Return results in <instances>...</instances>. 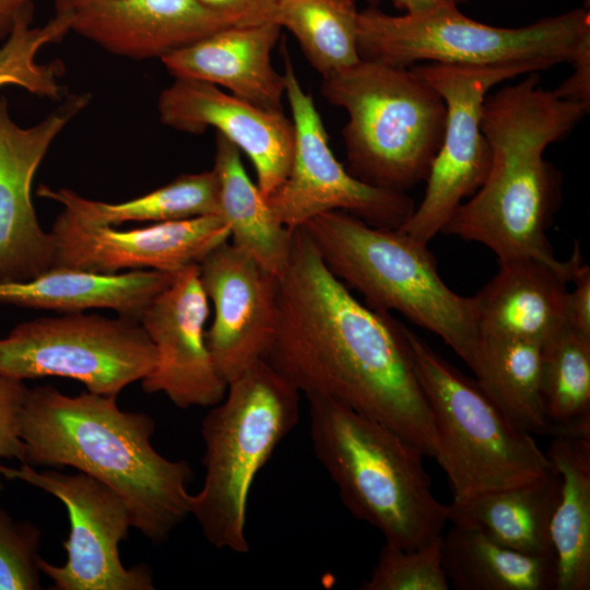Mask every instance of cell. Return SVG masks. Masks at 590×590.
<instances>
[{"instance_id":"cell-1","label":"cell","mask_w":590,"mask_h":590,"mask_svg":"<svg viewBox=\"0 0 590 590\" xmlns=\"http://www.w3.org/2000/svg\"><path fill=\"white\" fill-rule=\"evenodd\" d=\"M300 393L333 399L398 433L424 458L438 449L406 328L361 303L303 227L279 279V319L264 358Z\"/></svg>"},{"instance_id":"cell-2","label":"cell","mask_w":590,"mask_h":590,"mask_svg":"<svg viewBox=\"0 0 590 590\" xmlns=\"http://www.w3.org/2000/svg\"><path fill=\"white\" fill-rule=\"evenodd\" d=\"M588 110L543 88L538 72L488 93L481 117L491 149L488 173L442 233L486 246L498 262L534 258L560 266L546 232L560 204L562 178L544 152Z\"/></svg>"},{"instance_id":"cell-3","label":"cell","mask_w":590,"mask_h":590,"mask_svg":"<svg viewBox=\"0 0 590 590\" xmlns=\"http://www.w3.org/2000/svg\"><path fill=\"white\" fill-rule=\"evenodd\" d=\"M116 399L28 389L19 420L22 463L72 467L101 481L123 499L132 528L162 544L190 516L192 469L158 453L151 444L154 420L119 409Z\"/></svg>"},{"instance_id":"cell-4","label":"cell","mask_w":590,"mask_h":590,"mask_svg":"<svg viewBox=\"0 0 590 590\" xmlns=\"http://www.w3.org/2000/svg\"><path fill=\"white\" fill-rule=\"evenodd\" d=\"M306 398L315 456L352 516L404 550L441 535L448 506L433 493L424 457L382 423L327 397Z\"/></svg>"},{"instance_id":"cell-5","label":"cell","mask_w":590,"mask_h":590,"mask_svg":"<svg viewBox=\"0 0 590 590\" xmlns=\"http://www.w3.org/2000/svg\"><path fill=\"white\" fill-rule=\"evenodd\" d=\"M302 227L329 270L366 305L402 314L469 364L480 339L473 298L447 286L426 244L343 211L319 214Z\"/></svg>"},{"instance_id":"cell-6","label":"cell","mask_w":590,"mask_h":590,"mask_svg":"<svg viewBox=\"0 0 590 590\" xmlns=\"http://www.w3.org/2000/svg\"><path fill=\"white\" fill-rule=\"evenodd\" d=\"M300 392L266 359L227 384L202 421L204 479L189 507L206 541L249 552L247 503L253 481L299 417Z\"/></svg>"},{"instance_id":"cell-7","label":"cell","mask_w":590,"mask_h":590,"mask_svg":"<svg viewBox=\"0 0 590 590\" xmlns=\"http://www.w3.org/2000/svg\"><path fill=\"white\" fill-rule=\"evenodd\" d=\"M321 92L349 115L342 134L353 176L399 191L425 181L447 110L439 93L411 68L359 59L322 78Z\"/></svg>"},{"instance_id":"cell-8","label":"cell","mask_w":590,"mask_h":590,"mask_svg":"<svg viewBox=\"0 0 590 590\" xmlns=\"http://www.w3.org/2000/svg\"><path fill=\"white\" fill-rule=\"evenodd\" d=\"M590 48V13L575 9L521 27L492 26L441 0L420 13L358 12L357 50L363 60L411 68L420 63L523 64L533 71L573 62Z\"/></svg>"},{"instance_id":"cell-9","label":"cell","mask_w":590,"mask_h":590,"mask_svg":"<svg viewBox=\"0 0 590 590\" xmlns=\"http://www.w3.org/2000/svg\"><path fill=\"white\" fill-rule=\"evenodd\" d=\"M406 335L437 433L435 459L453 504L536 481L553 470L533 435L515 426L475 380L409 329Z\"/></svg>"},{"instance_id":"cell-10","label":"cell","mask_w":590,"mask_h":590,"mask_svg":"<svg viewBox=\"0 0 590 590\" xmlns=\"http://www.w3.org/2000/svg\"><path fill=\"white\" fill-rule=\"evenodd\" d=\"M155 363L141 323L122 316L66 312L21 322L0 339V377L71 378L107 397L142 380Z\"/></svg>"},{"instance_id":"cell-11","label":"cell","mask_w":590,"mask_h":590,"mask_svg":"<svg viewBox=\"0 0 590 590\" xmlns=\"http://www.w3.org/2000/svg\"><path fill=\"white\" fill-rule=\"evenodd\" d=\"M411 69L439 93L447 110L442 140L425 179L424 197L399 227L428 245L487 176L491 149L481 129L486 96L497 84L535 71L523 64L420 63Z\"/></svg>"},{"instance_id":"cell-12","label":"cell","mask_w":590,"mask_h":590,"mask_svg":"<svg viewBox=\"0 0 590 590\" xmlns=\"http://www.w3.org/2000/svg\"><path fill=\"white\" fill-rule=\"evenodd\" d=\"M284 83L295 131L291 170L266 198L274 217L290 229L331 211L350 213L385 228L401 227L416 206L405 191L369 185L346 170L329 146L328 134L310 94L283 49Z\"/></svg>"},{"instance_id":"cell-13","label":"cell","mask_w":590,"mask_h":590,"mask_svg":"<svg viewBox=\"0 0 590 590\" xmlns=\"http://www.w3.org/2000/svg\"><path fill=\"white\" fill-rule=\"evenodd\" d=\"M0 476L36 486L59 499L68 510L70 534L63 542L67 563L55 566L39 559L40 573L56 590H153V576L144 564L126 568L119 544L132 527L123 499L109 486L83 473L63 474L0 464Z\"/></svg>"},{"instance_id":"cell-14","label":"cell","mask_w":590,"mask_h":590,"mask_svg":"<svg viewBox=\"0 0 590 590\" xmlns=\"http://www.w3.org/2000/svg\"><path fill=\"white\" fill-rule=\"evenodd\" d=\"M91 99L86 92L66 94L43 120L21 127L0 97V283L30 280L52 269L54 240L37 220L33 178L52 142Z\"/></svg>"},{"instance_id":"cell-15","label":"cell","mask_w":590,"mask_h":590,"mask_svg":"<svg viewBox=\"0 0 590 590\" xmlns=\"http://www.w3.org/2000/svg\"><path fill=\"white\" fill-rule=\"evenodd\" d=\"M52 269L98 274L121 270L178 273L198 264L212 249L228 241L231 231L220 215L119 231L80 220L63 208L51 232Z\"/></svg>"},{"instance_id":"cell-16","label":"cell","mask_w":590,"mask_h":590,"mask_svg":"<svg viewBox=\"0 0 590 590\" xmlns=\"http://www.w3.org/2000/svg\"><path fill=\"white\" fill-rule=\"evenodd\" d=\"M210 314L199 267L179 271L142 312L139 322L156 350L153 369L141 380L146 393L163 392L176 406H213L226 393L205 339Z\"/></svg>"},{"instance_id":"cell-17","label":"cell","mask_w":590,"mask_h":590,"mask_svg":"<svg viewBox=\"0 0 590 590\" xmlns=\"http://www.w3.org/2000/svg\"><path fill=\"white\" fill-rule=\"evenodd\" d=\"M198 267L214 307L208 347L228 384L269 352L279 319V278L229 241L212 249Z\"/></svg>"},{"instance_id":"cell-18","label":"cell","mask_w":590,"mask_h":590,"mask_svg":"<svg viewBox=\"0 0 590 590\" xmlns=\"http://www.w3.org/2000/svg\"><path fill=\"white\" fill-rule=\"evenodd\" d=\"M160 120L178 131L200 134L212 127L252 162L264 198L286 179L295 131L283 111L257 107L208 82L175 78L157 101Z\"/></svg>"},{"instance_id":"cell-19","label":"cell","mask_w":590,"mask_h":590,"mask_svg":"<svg viewBox=\"0 0 590 590\" xmlns=\"http://www.w3.org/2000/svg\"><path fill=\"white\" fill-rule=\"evenodd\" d=\"M71 31L130 59L163 58L233 26L200 0H104L71 14Z\"/></svg>"},{"instance_id":"cell-20","label":"cell","mask_w":590,"mask_h":590,"mask_svg":"<svg viewBox=\"0 0 590 590\" xmlns=\"http://www.w3.org/2000/svg\"><path fill=\"white\" fill-rule=\"evenodd\" d=\"M580 255L576 243L560 266L534 258L498 262L496 275L472 297L479 334L543 342L570 326L567 285Z\"/></svg>"},{"instance_id":"cell-21","label":"cell","mask_w":590,"mask_h":590,"mask_svg":"<svg viewBox=\"0 0 590 590\" xmlns=\"http://www.w3.org/2000/svg\"><path fill=\"white\" fill-rule=\"evenodd\" d=\"M281 31L275 22L228 26L164 56L161 61L174 78L222 86L257 107L283 111L284 78L271 62Z\"/></svg>"},{"instance_id":"cell-22","label":"cell","mask_w":590,"mask_h":590,"mask_svg":"<svg viewBox=\"0 0 590 590\" xmlns=\"http://www.w3.org/2000/svg\"><path fill=\"white\" fill-rule=\"evenodd\" d=\"M176 274L156 270L98 274L51 269L30 280L0 283V304L63 314L105 308L139 321L150 302Z\"/></svg>"},{"instance_id":"cell-23","label":"cell","mask_w":590,"mask_h":590,"mask_svg":"<svg viewBox=\"0 0 590 590\" xmlns=\"http://www.w3.org/2000/svg\"><path fill=\"white\" fill-rule=\"evenodd\" d=\"M559 486V474L553 468L536 481L451 503L447 505L448 520L518 552L555 559L551 521Z\"/></svg>"},{"instance_id":"cell-24","label":"cell","mask_w":590,"mask_h":590,"mask_svg":"<svg viewBox=\"0 0 590 590\" xmlns=\"http://www.w3.org/2000/svg\"><path fill=\"white\" fill-rule=\"evenodd\" d=\"M545 453L560 477L551 521L557 589H590V435H555Z\"/></svg>"},{"instance_id":"cell-25","label":"cell","mask_w":590,"mask_h":590,"mask_svg":"<svg viewBox=\"0 0 590 590\" xmlns=\"http://www.w3.org/2000/svg\"><path fill=\"white\" fill-rule=\"evenodd\" d=\"M213 170L219 185V215L229 227L231 244L280 279L290 262L294 229L274 217L248 177L239 149L219 133Z\"/></svg>"},{"instance_id":"cell-26","label":"cell","mask_w":590,"mask_h":590,"mask_svg":"<svg viewBox=\"0 0 590 590\" xmlns=\"http://www.w3.org/2000/svg\"><path fill=\"white\" fill-rule=\"evenodd\" d=\"M441 563L457 590H556L553 557L507 547L483 532L452 523L441 543Z\"/></svg>"},{"instance_id":"cell-27","label":"cell","mask_w":590,"mask_h":590,"mask_svg":"<svg viewBox=\"0 0 590 590\" xmlns=\"http://www.w3.org/2000/svg\"><path fill=\"white\" fill-rule=\"evenodd\" d=\"M468 366L481 389L518 428L553 436L542 405V342L480 335Z\"/></svg>"},{"instance_id":"cell-28","label":"cell","mask_w":590,"mask_h":590,"mask_svg":"<svg viewBox=\"0 0 590 590\" xmlns=\"http://www.w3.org/2000/svg\"><path fill=\"white\" fill-rule=\"evenodd\" d=\"M37 194L59 202L80 220L95 225L118 226L125 222H172L219 215L215 172L185 174L141 197L107 203L83 198L75 191L40 186Z\"/></svg>"},{"instance_id":"cell-29","label":"cell","mask_w":590,"mask_h":590,"mask_svg":"<svg viewBox=\"0 0 590 590\" xmlns=\"http://www.w3.org/2000/svg\"><path fill=\"white\" fill-rule=\"evenodd\" d=\"M541 399L553 436L590 435V338L570 326L542 342Z\"/></svg>"},{"instance_id":"cell-30","label":"cell","mask_w":590,"mask_h":590,"mask_svg":"<svg viewBox=\"0 0 590 590\" xmlns=\"http://www.w3.org/2000/svg\"><path fill=\"white\" fill-rule=\"evenodd\" d=\"M354 0H280L274 22L298 40L310 64L327 78L361 58Z\"/></svg>"},{"instance_id":"cell-31","label":"cell","mask_w":590,"mask_h":590,"mask_svg":"<svg viewBox=\"0 0 590 590\" xmlns=\"http://www.w3.org/2000/svg\"><path fill=\"white\" fill-rule=\"evenodd\" d=\"M71 14H55L42 26H33V9L25 11L0 46V88L14 85L31 94L61 101L64 66L59 60L39 62L37 56L71 31Z\"/></svg>"},{"instance_id":"cell-32","label":"cell","mask_w":590,"mask_h":590,"mask_svg":"<svg viewBox=\"0 0 590 590\" xmlns=\"http://www.w3.org/2000/svg\"><path fill=\"white\" fill-rule=\"evenodd\" d=\"M442 534L427 544L404 550L385 542L362 590H448L441 563Z\"/></svg>"},{"instance_id":"cell-33","label":"cell","mask_w":590,"mask_h":590,"mask_svg":"<svg viewBox=\"0 0 590 590\" xmlns=\"http://www.w3.org/2000/svg\"><path fill=\"white\" fill-rule=\"evenodd\" d=\"M40 530L30 521H15L0 505V590L42 589Z\"/></svg>"},{"instance_id":"cell-34","label":"cell","mask_w":590,"mask_h":590,"mask_svg":"<svg viewBox=\"0 0 590 590\" xmlns=\"http://www.w3.org/2000/svg\"><path fill=\"white\" fill-rule=\"evenodd\" d=\"M27 391L23 381L0 377V459L23 462L19 420Z\"/></svg>"},{"instance_id":"cell-35","label":"cell","mask_w":590,"mask_h":590,"mask_svg":"<svg viewBox=\"0 0 590 590\" xmlns=\"http://www.w3.org/2000/svg\"><path fill=\"white\" fill-rule=\"evenodd\" d=\"M234 26L274 22L280 0H200Z\"/></svg>"},{"instance_id":"cell-36","label":"cell","mask_w":590,"mask_h":590,"mask_svg":"<svg viewBox=\"0 0 590 590\" xmlns=\"http://www.w3.org/2000/svg\"><path fill=\"white\" fill-rule=\"evenodd\" d=\"M568 290L567 310L571 328L590 338V267L580 255L574 266Z\"/></svg>"},{"instance_id":"cell-37","label":"cell","mask_w":590,"mask_h":590,"mask_svg":"<svg viewBox=\"0 0 590 590\" xmlns=\"http://www.w3.org/2000/svg\"><path fill=\"white\" fill-rule=\"evenodd\" d=\"M571 63L573 74L554 91L563 98L590 106V48L582 50Z\"/></svg>"},{"instance_id":"cell-38","label":"cell","mask_w":590,"mask_h":590,"mask_svg":"<svg viewBox=\"0 0 590 590\" xmlns=\"http://www.w3.org/2000/svg\"><path fill=\"white\" fill-rule=\"evenodd\" d=\"M31 9L32 0H0V39H4L16 20Z\"/></svg>"},{"instance_id":"cell-39","label":"cell","mask_w":590,"mask_h":590,"mask_svg":"<svg viewBox=\"0 0 590 590\" xmlns=\"http://www.w3.org/2000/svg\"><path fill=\"white\" fill-rule=\"evenodd\" d=\"M393 5L404 13L424 12L437 5L441 0H391Z\"/></svg>"},{"instance_id":"cell-40","label":"cell","mask_w":590,"mask_h":590,"mask_svg":"<svg viewBox=\"0 0 590 590\" xmlns=\"http://www.w3.org/2000/svg\"><path fill=\"white\" fill-rule=\"evenodd\" d=\"M104 0H54L56 14H72L75 11Z\"/></svg>"},{"instance_id":"cell-41","label":"cell","mask_w":590,"mask_h":590,"mask_svg":"<svg viewBox=\"0 0 590 590\" xmlns=\"http://www.w3.org/2000/svg\"><path fill=\"white\" fill-rule=\"evenodd\" d=\"M445 1H448V2H451V3H455V4L458 5L459 3L465 2V1H468V0H445Z\"/></svg>"},{"instance_id":"cell-42","label":"cell","mask_w":590,"mask_h":590,"mask_svg":"<svg viewBox=\"0 0 590 590\" xmlns=\"http://www.w3.org/2000/svg\"><path fill=\"white\" fill-rule=\"evenodd\" d=\"M587 8L589 7L590 0H585Z\"/></svg>"},{"instance_id":"cell-43","label":"cell","mask_w":590,"mask_h":590,"mask_svg":"<svg viewBox=\"0 0 590 590\" xmlns=\"http://www.w3.org/2000/svg\"><path fill=\"white\" fill-rule=\"evenodd\" d=\"M371 1H377V0H371Z\"/></svg>"}]
</instances>
